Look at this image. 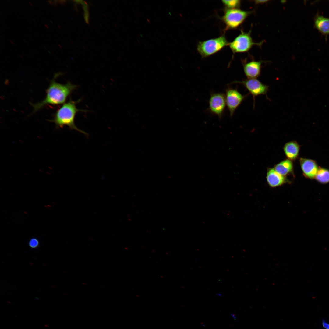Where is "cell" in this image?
<instances>
[{
  "mask_svg": "<svg viewBox=\"0 0 329 329\" xmlns=\"http://www.w3.org/2000/svg\"><path fill=\"white\" fill-rule=\"evenodd\" d=\"M267 1H264V0L262 1V0H261V1H255V3H261V2H262V3H263L264 2H266Z\"/></svg>",
  "mask_w": 329,
  "mask_h": 329,
  "instance_id": "obj_19",
  "label": "cell"
},
{
  "mask_svg": "<svg viewBox=\"0 0 329 329\" xmlns=\"http://www.w3.org/2000/svg\"><path fill=\"white\" fill-rule=\"evenodd\" d=\"M319 182L325 184L329 182V170L320 168H319L315 178Z\"/></svg>",
  "mask_w": 329,
  "mask_h": 329,
  "instance_id": "obj_15",
  "label": "cell"
},
{
  "mask_svg": "<svg viewBox=\"0 0 329 329\" xmlns=\"http://www.w3.org/2000/svg\"><path fill=\"white\" fill-rule=\"evenodd\" d=\"M263 61L252 60L242 62L244 72L248 79H257L260 76Z\"/></svg>",
  "mask_w": 329,
  "mask_h": 329,
  "instance_id": "obj_9",
  "label": "cell"
},
{
  "mask_svg": "<svg viewBox=\"0 0 329 329\" xmlns=\"http://www.w3.org/2000/svg\"><path fill=\"white\" fill-rule=\"evenodd\" d=\"M251 31L245 32L241 31V33L231 42L229 46L233 53L248 51L254 45L261 46L263 41L254 42L250 35Z\"/></svg>",
  "mask_w": 329,
  "mask_h": 329,
  "instance_id": "obj_5",
  "label": "cell"
},
{
  "mask_svg": "<svg viewBox=\"0 0 329 329\" xmlns=\"http://www.w3.org/2000/svg\"><path fill=\"white\" fill-rule=\"evenodd\" d=\"M60 74L56 73L54 76L46 90L44 100L39 103L31 104L33 112L39 111L47 105H57L64 103L68 97L77 87V86L69 82L65 84L56 82L55 80Z\"/></svg>",
  "mask_w": 329,
  "mask_h": 329,
  "instance_id": "obj_1",
  "label": "cell"
},
{
  "mask_svg": "<svg viewBox=\"0 0 329 329\" xmlns=\"http://www.w3.org/2000/svg\"><path fill=\"white\" fill-rule=\"evenodd\" d=\"M80 101H74L71 99L64 104L56 111L53 119L51 121L54 122L56 128H62L67 126L73 130H77L86 135L88 134L85 132L80 129L76 125L74 120L76 115L79 111H86V110L79 109L76 107V104Z\"/></svg>",
  "mask_w": 329,
  "mask_h": 329,
  "instance_id": "obj_2",
  "label": "cell"
},
{
  "mask_svg": "<svg viewBox=\"0 0 329 329\" xmlns=\"http://www.w3.org/2000/svg\"><path fill=\"white\" fill-rule=\"evenodd\" d=\"M247 95L242 94L237 88H233L229 86L226 89L225 94L226 105L231 117Z\"/></svg>",
  "mask_w": 329,
  "mask_h": 329,
  "instance_id": "obj_6",
  "label": "cell"
},
{
  "mask_svg": "<svg viewBox=\"0 0 329 329\" xmlns=\"http://www.w3.org/2000/svg\"><path fill=\"white\" fill-rule=\"evenodd\" d=\"M314 28L318 30L322 36L325 37L326 41L329 35V18L325 17L317 11L314 17Z\"/></svg>",
  "mask_w": 329,
  "mask_h": 329,
  "instance_id": "obj_11",
  "label": "cell"
},
{
  "mask_svg": "<svg viewBox=\"0 0 329 329\" xmlns=\"http://www.w3.org/2000/svg\"><path fill=\"white\" fill-rule=\"evenodd\" d=\"M225 37L221 36L217 38L199 42L197 50L202 58H205L214 54L224 48L228 45Z\"/></svg>",
  "mask_w": 329,
  "mask_h": 329,
  "instance_id": "obj_3",
  "label": "cell"
},
{
  "mask_svg": "<svg viewBox=\"0 0 329 329\" xmlns=\"http://www.w3.org/2000/svg\"><path fill=\"white\" fill-rule=\"evenodd\" d=\"M300 165L304 176L310 179L315 178L319 169L316 162L312 160L301 158Z\"/></svg>",
  "mask_w": 329,
  "mask_h": 329,
  "instance_id": "obj_10",
  "label": "cell"
},
{
  "mask_svg": "<svg viewBox=\"0 0 329 329\" xmlns=\"http://www.w3.org/2000/svg\"><path fill=\"white\" fill-rule=\"evenodd\" d=\"M299 149V145L295 141H291L287 143L283 147L284 152L287 159L292 161L297 158Z\"/></svg>",
  "mask_w": 329,
  "mask_h": 329,
  "instance_id": "obj_13",
  "label": "cell"
},
{
  "mask_svg": "<svg viewBox=\"0 0 329 329\" xmlns=\"http://www.w3.org/2000/svg\"><path fill=\"white\" fill-rule=\"evenodd\" d=\"M253 11H246L239 9L225 10L222 19L227 29H234L239 27Z\"/></svg>",
  "mask_w": 329,
  "mask_h": 329,
  "instance_id": "obj_4",
  "label": "cell"
},
{
  "mask_svg": "<svg viewBox=\"0 0 329 329\" xmlns=\"http://www.w3.org/2000/svg\"><path fill=\"white\" fill-rule=\"evenodd\" d=\"M266 178L269 186L272 188L280 186L288 181L286 177L278 173L274 168L267 169Z\"/></svg>",
  "mask_w": 329,
  "mask_h": 329,
  "instance_id": "obj_12",
  "label": "cell"
},
{
  "mask_svg": "<svg viewBox=\"0 0 329 329\" xmlns=\"http://www.w3.org/2000/svg\"><path fill=\"white\" fill-rule=\"evenodd\" d=\"M226 105L225 95L222 93L211 94L209 101V109L212 114L221 119Z\"/></svg>",
  "mask_w": 329,
  "mask_h": 329,
  "instance_id": "obj_8",
  "label": "cell"
},
{
  "mask_svg": "<svg viewBox=\"0 0 329 329\" xmlns=\"http://www.w3.org/2000/svg\"><path fill=\"white\" fill-rule=\"evenodd\" d=\"M29 246L33 248H35L39 245L38 240L36 238H33L31 239L29 243Z\"/></svg>",
  "mask_w": 329,
  "mask_h": 329,
  "instance_id": "obj_17",
  "label": "cell"
},
{
  "mask_svg": "<svg viewBox=\"0 0 329 329\" xmlns=\"http://www.w3.org/2000/svg\"><path fill=\"white\" fill-rule=\"evenodd\" d=\"M239 83L243 85L253 96L255 101L256 97L266 94L269 86L263 84L257 79H247L242 81H235L231 83Z\"/></svg>",
  "mask_w": 329,
  "mask_h": 329,
  "instance_id": "obj_7",
  "label": "cell"
},
{
  "mask_svg": "<svg viewBox=\"0 0 329 329\" xmlns=\"http://www.w3.org/2000/svg\"><path fill=\"white\" fill-rule=\"evenodd\" d=\"M274 168L278 173L286 177L287 175L292 172L293 163L292 161L287 159L276 164Z\"/></svg>",
  "mask_w": 329,
  "mask_h": 329,
  "instance_id": "obj_14",
  "label": "cell"
},
{
  "mask_svg": "<svg viewBox=\"0 0 329 329\" xmlns=\"http://www.w3.org/2000/svg\"><path fill=\"white\" fill-rule=\"evenodd\" d=\"M321 324L324 329H329V323L325 319L323 318L322 319Z\"/></svg>",
  "mask_w": 329,
  "mask_h": 329,
  "instance_id": "obj_18",
  "label": "cell"
},
{
  "mask_svg": "<svg viewBox=\"0 0 329 329\" xmlns=\"http://www.w3.org/2000/svg\"><path fill=\"white\" fill-rule=\"evenodd\" d=\"M221 2L227 9H238L241 4V1L239 0H223Z\"/></svg>",
  "mask_w": 329,
  "mask_h": 329,
  "instance_id": "obj_16",
  "label": "cell"
}]
</instances>
